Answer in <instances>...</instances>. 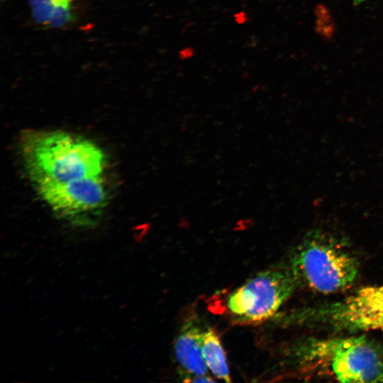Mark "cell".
Here are the masks:
<instances>
[{"mask_svg":"<svg viewBox=\"0 0 383 383\" xmlns=\"http://www.w3.org/2000/svg\"><path fill=\"white\" fill-rule=\"evenodd\" d=\"M296 284L290 268L265 270L232 292L227 299L228 311L238 323H262L279 310Z\"/></svg>","mask_w":383,"mask_h":383,"instance_id":"obj_3","label":"cell"},{"mask_svg":"<svg viewBox=\"0 0 383 383\" xmlns=\"http://www.w3.org/2000/svg\"><path fill=\"white\" fill-rule=\"evenodd\" d=\"M370 0H353V4L355 6H358L362 3H365Z\"/></svg>","mask_w":383,"mask_h":383,"instance_id":"obj_10","label":"cell"},{"mask_svg":"<svg viewBox=\"0 0 383 383\" xmlns=\"http://www.w3.org/2000/svg\"><path fill=\"white\" fill-rule=\"evenodd\" d=\"M20 145L35 184L99 177L104 168L105 156L96 145L68 133L28 131Z\"/></svg>","mask_w":383,"mask_h":383,"instance_id":"obj_1","label":"cell"},{"mask_svg":"<svg viewBox=\"0 0 383 383\" xmlns=\"http://www.w3.org/2000/svg\"><path fill=\"white\" fill-rule=\"evenodd\" d=\"M319 321L353 331H383V284L361 288L315 311Z\"/></svg>","mask_w":383,"mask_h":383,"instance_id":"obj_6","label":"cell"},{"mask_svg":"<svg viewBox=\"0 0 383 383\" xmlns=\"http://www.w3.org/2000/svg\"><path fill=\"white\" fill-rule=\"evenodd\" d=\"M72 0H29L34 20L52 28H62L72 19Z\"/></svg>","mask_w":383,"mask_h":383,"instance_id":"obj_8","label":"cell"},{"mask_svg":"<svg viewBox=\"0 0 383 383\" xmlns=\"http://www.w3.org/2000/svg\"><path fill=\"white\" fill-rule=\"evenodd\" d=\"M42 199L58 214L70 218L85 217L106 204L107 192L101 176L35 184Z\"/></svg>","mask_w":383,"mask_h":383,"instance_id":"obj_5","label":"cell"},{"mask_svg":"<svg viewBox=\"0 0 383 383\" xmlns=\"http://www.w3.org/2000/svg\"><path fill=\"white\" fill-rule=\"evenodd\" d=\"M202 350L209 370L218 379L231 382V378L224 348L219 336L212 328L209 327L205 331Z\"/></svg>","mask_w":383,"mask_h":383,"instance_id":"obj_9","label":"cell"},{"mask_svg":"<svg viewBox=\"0 0 383 383\" xmlns=\"http://www.w3.org/2000/svg\"><path fill=\"white\" fill-rule=\"evenodd\" d=\"M289 268L297 284L331 294L345 290L355 282L359 263L340 240L331 233L315 229L296 248Z\"/></svg>","mask_w":383,"mask_h":383,"instance_id":"obj_2","label":"cell"},{"mask_svg":"<svg viewBox=\"0 0 383 383\" xmlns=\"http://www.w3.org/2000/svg\"><path fill=\"white\" fill-rule=\"evenodd\" d=\"M204 333L199 321L191 317L184 323L177 336L174 352L184 381L197 382L207 376L209 368L202 350Z\"/></svg>","mask_w":383,"mask_h":383,"instance_id":"obj_7","label":"cell"},{"mask_svg":"<svg viewBox=\"0 0 383 383\" xmlns=\"http://www.w3.org/2000/svg\"><path fill=\"white\" fill-rule=\"evenodd\" d=\"M316 357L323 358L341 382L383 381V343L365 336L332 339L318 343Z\"/></svg>","mask_w":383,"mask_h":383,"instance_id":"obj_4","label":"cell"}]
</instances>
